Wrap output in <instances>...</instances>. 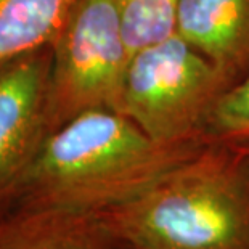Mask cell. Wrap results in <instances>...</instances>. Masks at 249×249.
I'll return each mask as SVG.
<instances>
[{"instance_id":"10","label":"cell","mask_w":249,"mask_h":249,"mask_svg":"<svg viewBox=\"0 0 249 249\" xmlns=\"http://www.w3.org/2000/svg\"><path fill=\"white\" fill-rule=\"evenodd\" d=\"M208 132L217 140L249 135V74L220 95L211 113Z\"/></svg>"},{"instance_id":"8","label":"cell","mask_w":249,"mask_h":249,"mask_svg":"<svg viewBox=\"0 0 249 249\" xmlns=\"http://www.w3.org/2000/svg\"><path fill=\"white\" fill-rule=\"evenodd\" d=\"M76 0H0V65L50 47Z\"/></svg>"},{"instance_id":"5","label":"cell","mask_w":249,"mask_h":249,"mask_svg":"<svg viewBox=\"0 0 249 249\" xmlns=\"http://www.w3.org/2000/svg\"><path fill=\"white\" fill-rule=\"evenodd\" d=\"M52 47L0 65V211L7 209L47 137Z\"/></svg>"},{"instance_id":"6","label":"cell","mask_w":249,"mask_h":249,"mask_svg":"<svg viewBox=\"0 0 249 249\" xmlns=\"http://www.w3.org/2000/svg\"><path fill=\"white\" fill-rule=\"evenodd\" d=\"M0 249H125L100 214L12 206L0 211Z\"/></svg>"},{"instance_id":"11","label":"cell","mask_w":249,"mask_h":249,"mask_svg":"<svg viewBox=\"0 0 249 249\" xmlns=\"http://www.w3.org/2000/svg\"><path fill=\"white\" fill-rule=\"evenodd\" d=\"M229 142H231L241 153H245V155L248 156V160H249V135L238 137V139H231Z\"/></svg>"},{"instance_id":"4","label":"cell","mask_w":249,"mask_h":249,"mask_svg":"<svg viewBox=\"0 0 249 249\" xmlns=\"http://www.w3.org/2000/svg\"><path fill=\"white\" fill-rule=\"evenodd\" d=\"M50 47L47 119L52 132L86 111L119 113L130 52L116 0H76Z\"/></svg>"},{"instance_id":"9","label":"cell","mask_w":249,"mask_h":249,"mask_svg":"<svg viewBox=\"0 0 249 249\" xmlns=\"http://www.w3.org/2000/svg\"><path fill=\"white\" fill-rule=\"evenodd\" d=\"M130 56L176 34L178 0H116Z\"/></svg>"},{"instance_id":"1","label":"cell","mask_w":249,"mask_h":249,"mask_svg":"<svg viewBox=\"0 0 249 249\" xmlns=\"http://www.w3.org/2000/svg\"><path fill=\"white\" fill-rule=\"evenodd\" d=\"M209 140L161 142L114 109L86 111L47 137L8 208L105 214L139 198Z\"/></svg>"},{"instance_id":"3","label":"cell","mask_w":249,"mask_h":249,"mask_svg":"<svg viewBox=\"0 0 249 249\" xmlns=\"http://www.w3.org/2000/svg\"><path fill=\"white\" fill-rule=\"evenodd\" d=\"M227 79L176 33L130 56L119 113L161 142L211 137L208 123Z\"/></svg>"},{"instance_id":"7","label":"cell","mask_w":249,"mask_h":249,"mask_svg":"<svg viewBox=\"0 0 249 249\" xmlns=\"http://www.w3.org/2000/svg\"><path fill=\"white\" fill-rule=\"evenodd\" d=\"M176 33L230 77L249 63V0H178Z\"/></svg>"},{"instance_id":"2","label":"cell","mask_w":249,"mask_h":249,"mask_svg":"<svg viewBox=\"0 0 249 249\" xmlns=\"http://www.w3.org/2000/svg\"><path fill=\"white\" fill-rule=\"evenodd\" d=\"M100 215L125 249H249V160L213 139L139 198Z\"/></svg>"}]
</instances>
